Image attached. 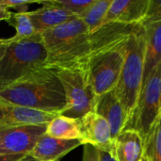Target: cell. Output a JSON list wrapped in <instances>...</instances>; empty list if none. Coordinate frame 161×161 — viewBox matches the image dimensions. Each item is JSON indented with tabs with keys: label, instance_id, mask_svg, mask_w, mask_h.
Listing matches in <instances>:
<instances>
[{
	"label": "cell",
	"instance_id": "obj_25",
	"mask_svg": "<svg viewBox=\"0 0 161 161\" xmlns=\"http://www.w3.org/2000/svg\"><path fill=\"white\" fill-rule=\"evenodd\" d=\"M26 155H0V161H20Z\"/></svg>",
	"mask_w": 161,
	"mask_h": 161
},
{
	"label": "cell",
	"instance_id": "obj_4",
	"mask_svg": "<svg viewBox=\"0 0 161 161\" xmlns=\"http://www.w3.org/2000/svg\"><path fill=\"white\" fill-rule=\"evenodd\" d=\"M89 34L79 17L42 32L41 36L47 53L44 67L55 71L67 68L77 45Z\"/></svg>",
	"mask_w": 161,
	"mask_h": 161
},
{
	"label": "cell",
	"instance_id": "obj_9",
	"mask_svg": "<svg viewBox=\"0 0 161 161\" xmlns=\"http://www.w3.org/2000/svg\"><path fill=\"white\" fill-rule=\"evenodd\" d=\"M81 141L91 144L99 151L110 153L115 157L114 140L108 123L95 111L90 112L80 120Z\"/></svg>",
	"mask_w": 161,
	"mask_h": 161
},
{
	"label": "cell",
	"instance_id": "obj_8",
	"mask_svg": "<svg viewBox=\"0 0 161 161\" xmlns=\"http://www.w3.org/2000/svg\"><path fill=\"white\" fill-rule=\"evenodd\" d=\"M47 125H24L0 129V155H28Z\"/></svg>",
	"mask_w": 161,
	"mask_h": 161
},
{
	"label": "cell",
	"instance_id": "obj_1",
	"mask_svg": "<svg viewBox=\"0 0 161 161\" xmlns=\"http://www.w3.org/2000/svg\"><path fill=\"white\" fill-rule=\"evenodd\" d=\"M5 103L49 113H58L66 106L65 92L56 71L39 69L0 92Z\"/></svg>",
	"mask_w": 161,
	"mask_h": 161
},
{
	"label": "cell",
	"instance_id": "obj_11",
	"mask_svg": "<svg viewBox=\"0 0 161 161\" xmlns=\"http://www.w3.org/2000/svg\"><path fill=\"white\" fill-rule=\"evenodd\" d=\"M149 0H112L104 25L111 23L123 25H142Z\"/></svg>",
	"mask_w": 161,
	"mask_h": 161
},
{
	"label": "cell",
	"instance_id": "obj_31",
	"mask_svg": "<svg viewBox=\"0 0 161 161\" xmlns=\"http://www.w3.org/2000/svg\"><path fill=\"white\" fill-rule=\"evenodd\" d=\"M1 101H2V100H1V99H0V102H1Z\"/></svg>",
	"mask_w": 161,
	"mask_h": 161
},
{
	"label": "cell",
	"instance_id": "obj_30",
	"mask_svg": "<svg viewBox=\"0 0 161 161\" xmlns=\"http://www.w3.org/2000/svg\"><path fill=\"white\" fill-rule=\"evenodd\" d=\"M142 161H148V160H147V159H146V158H145L143 157V158H142Z\"/></svg>",
	"mask_w": 161,
	"mask_h": 161
},
{
	"label": "cell",
	"instance_id": "obj_14",
	"mask_svg": "<svg viewBox=\"0 0 161 161\" xmlns=\"http://www.w3.org/2000/svg\"><path fill=\"white\" fill-rule=\"evenodd\" d=\"M95 112L102 116L109 125L113 140L125 128L127 122L125 110L114 91L105 93L97 102Z\"/></svg>",
	"mask_w": 161,
	"mask_h": 161
},
{
	"label": "cell",
	"instance_id": "obj_6",
	"mask_svg": "<svg viewBox=\"0 0 161 161\" xmlns=\"http://www.w3.org/2000/svg\"><path fill=\"white\" fill-rule=\"evenodd\" d=\"M56 73L66 97V106L59 115L80 120L86 114L95 111L99 98L94 94L83 71L61 69L56 70Z\"/></svg>",
	"mask_w": 161,
	"mask_h": 161
},
{
	"label": "cell",
	"instance_id": "obj_10",
	"mask_svg": "<svg viewBox=\"0 0 161 161\" xmlns=\"http://www.w3.org/2000/svg\"><path fill=\"white\" fill-rule=\"evenodd\" d=\"M58 113H49L0 102V129L24 125H47Z\"/></svg>",
	"mask_w": 161,
	"mask_h": 161
},
{
	"label": "cell",
	"instance_id": "obj_5",
	"mask_svg": "<svg viewBox=\"0 0 161 161\" xmlns=\"http://www.w3.org/2000/svg\"><path fill=\"white\" fill-rule=\"evenodd\" d=\"M130 36L103 50L83 71L88 83L98 98L115 89L124 67Z\"/></svg>",
	"mask_w": 161,
	"mask_h": 161
},
{
	"label": "cell",
	"instance_id": "obj_16",
	"mask_svg": "<svg viewBox=\"0 0 161 161\" xmlns=\"http://www.w3.org/2000/svg\"><path fill=\"white\" fill-rule=\"evenodd\" d=\"M142 26L145 36L143 86L151 73L161 62V20L145 24Z\"/></svg>",
	"mask_w": 161,
	"mask_h": 161
},
{
	"label": "cell",
	"instance_id": "obj_26",
	"mask_svg": "<svg viewBox=\"0 0 161 161\" xmlns=\"http://www.w3.org/2000/svg\"><path fill=\"white\" fill-rule=\"evenodd\" d=\"M12 12L9 11L8 8L0 5V21H8L11 17Z\"/></svg>",
	"mask_w": 161,
	"mask_h": 161
},
{
	"label": "cell",
	"instance_id": "obj_12",
	"mask_svg": "<svg viewBox=\"0 0 161 161\" xmlns=\"http://www.w3.org/2000/svg\"><path fill=\"white\" fill-rule=\"evenodd\" d=\"M80 145H84L81 140H61L43 134L28 155L38 161H57Z\"/></svg>",
	"mask_w": 161,
	"mask_h": 161
},
{
	"label": "cell",
	"instance_id": "obj_21",
	"mask_svg": "<svg viewBox=\"0 0 161 161\" xmlns=\"http://www.w3.org/2000/svg\"><path fill=\"white\" fill-rule=\"evenodd\" d=\"M94 0H45L46 3L61 8L74 15L80 17Z\"/></svg>",
	"mask_w": 161,
	"mask_h": 161
},
{
	"label": "cell",
	"instance_id": "obj_20",
	"mask_svg": "<svg viewBox=\"0 0 161 161\" xmlns=\"http://www.w3.org/2000/svg\"><path fill=\"white\" fill-rule=\"evenodd\" d=\"M144 158L148 161H161V115L144 141Z\"/></svg>",
	"mask_w": 161,
	"mask_h": 161
},
{
	"label": "cell",
	"instance_id": "obj_15",
	"mask_svg": "<svg viewBox=\"0 0 161 161\" xmlns=\"http://www.w3.org/2000/svg\"><path fill=\"white\" fill-rule=\"evenodd\" d=\"M114 152L117 161H142L144 142L138 131L125 128L114 140Z\"/></svg>",
	"mask_w": 161,
	"mask_h": 161
},
{
	"label": "cell",
	"instance_id": "obj_7",
	"mask_svg": "<svg viewBox=\"0 0 161 161\" xmlns=\"http://www.w3.org/2000/svg\"><path fill=\"white\" fill-rule=\"evenodd\" d=\"M160 115L161 62L143 84L137 108L125 128L138 131L144 142Z\"/></svg>",
	"mask_w": 161,
	"mask_h": 161
},
{
	"label": "cell",
	"instance_id": "obj_2",
	"mask_svg": "<svg viewBox=\"0 0 161 161\" xmlns=\"http://www.w3.org/2000/svg\"><path fill=\"white\" fill-rule=\"evenodd\" d=\"M1 41L4 49L0 58V92L43 68L47 58L41 34L20 41L10 38Z\"/></svg>",
	"mask_w": 161,
	"mask_h": 161
},
{
	"label": "cell",
	"instance_id": "obj_29",
	"mask_svg": "<svg viewBox=\"0 0 161 161\" xmlns=\"http://www.w3.org/2000/svg\"><path fill=\"white\" fill-rule=\"evenodd\" d=\"M3 49H4V43H3L2 41L0 40V58H1L2 53H3Z\"/></svg>",
	"mask_w": 161,
	"mask_h": 161
},
{
	"label": "cell",
	"instance_id": "obj_27",
	"mask_svg": "<svg viewBox=\"0 0 161 161\" xmlns=\"http://www.w3.org/2000/svg\"><path fill=\"white\" fill-rule=\"evenodd\" d=\"M99 155H100V161H117L115 157L110 153L105 151H99Z\"/></svg>",
	"mask_w": 161,
	"mask_h": 161
},
{
	"label": "cell",
	"instance_id": "obj_28",
	"mask_svg": "<svg viewBox=\"0 0 161 161\" xmlns=\"http://www.w3.org/2000/svg\"><path fill=\"white\" fill-rule=\"evenodd\" d=\"M20 161H38L37 159H35V158H33L32 157H30L29 155H26L23 159H21Z\"/></svg>",
	"mask_w": 161,
	"mask_h": 161
},
{
	"label": "cell",
	"instance_id": "obj_18",
	"mask_svg": "<svg viewBox=\"0 0 161 161\" xmlns=\"http://www.w3.org/2000/svg\"><path fill=\"white\" fill-rule=\"evenodd\" d=\"M111 3L112 0H94L79 17L86 25L90 34L95 33L104 26V22Z\"/></svg>",
	"mask_w": 161,
	"mask_h": 161
},
{
	"label": "cell",
	"instance_id": "obj_13",
	"mask_svg": "<svg viewBox=\"0 0 161 161\" xmlns=\"http://www.w3.org/2000/svg\"><path fill=\"white\" fill-rule=\"evenodd\" d=\"M37 3L42 4V7L33 11H28L29 18L37 34H42L46 30L54 28L77 17L61 8L46 3L45 0L37 1Z\"/></svg>",
	"mask_w": 161,
	"mask_h": 161
},
{
	"label": "cell",
	"instance_id": "obj_24",
	"mask_svg": "<svg viewBox=\"0 0 161 161\" xmlns=\"http://www.w3.org/2000/svg\"><path fill=\"white\" fill-rule=\"evenodd\" d=\"M82 161H100L99 150L91 144H84Z\"/></svg>",
	"mask_w": 161,
	"mask_h": 161
},
{
	"label": "cell",
	"instance_id": "obj_3",
	"mask_svg": "<svg viewBox=\"0 0 161 161\" xmlns=\"http://www.w3.org/2000/svg\"><path fill=\"white\" fill-rule=\"evenodd\" d=\"M144 58L145 36L143 26L142 25V27L134 32L128 40L124 67L118 83L113 90L125 110L127 125L137 108L142 92L144 74Z\"/></svg>",
	"mask_w": 161,
	"mask_h": 161
},
{
	"label": "cell",
	"instance_id": "obj_17",
	"mask_svg": "<svg viewBox=\"0 0 161 161\" xmlns=\"http://www.w3.org/2000/svg\"><path fill=\"white\" fill-rule=\"evenodd\" d=\"M45 135L61 140H81L80 122L58 115L47 124Z\"/></svg>",
	"mask_w": 161,
	"mask_h": 161
},
{
	"label": "cell",
	"instance_id": "obj_19",
	"mask_svg": "<svg viewBox=\"0 0 161 161\" xmlns=\"http://www.w3.org/2000/svg\"><path fill=\"white\" fill-rule=\"evenodd\" d=\"M8 23L16 30V34L10 38L13 41L27 39L37 34L29 18L28 11H18L12 13Z\"/></svg>",
	"mask_w": 161,
	"mask_h": 161
},
{
	"label": "cell",
	"instance_id": "obj_22",
	"mask_svg": "<svg viewBox=\"0 0 161 161\" xmlns=\"http://www.w3.org/2000/svg\"><path fill=\"white\" fill-rule=\"evenodd\" d=\"M161 20V0H149L147 12L142 25Z\"/></svg>",
	"mask_w": 161,
	"mask_h": 161
},
{
	"label": "cell",
	"instance_id": "obj_23",
	"mask_svg": "<svg viewBox=\"0 0 161 161\" xmlns=\"http://www.w3.org/2000/svg\"><path fill=\"white\" fill-rule=\"evenodd\" d=\"M36 3V1L31 0H0V5L7 8H16L19 11H27L29 4Z\"/></svg>",
	"mask_w": 161,
	"mask_h": 161
}]
</instances>
